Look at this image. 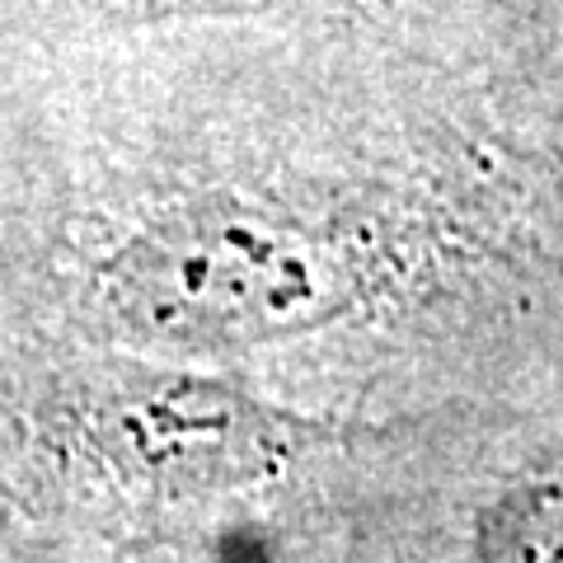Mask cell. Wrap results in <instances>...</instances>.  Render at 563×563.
<instances>
[{
    "instance_id": "cell-2",
    "label": "cell",
    "mask_w": 563,
    "mask_h": 563,
    "mask_svg": "<svg viewBox=\"0 0 563 563\" xmlns=\"http://www.w3.org/2000/svg\"><path fill=\"white\" fill-rule=\"evenodd\" d=\"M95 422L99 442L122 470L174 493L254 484L306 437L268 404L188 376H141L118 385L109 404L95 409Z\"/></svg>"
},
{
    "instance_id": "cell-3",
    "label": "cell",
    "mask_w": 563,
    "mask_h": 563,
    "mask_svg": "<svg viewBox=\"0 0 563 563\" xmlns=\"http://www.w3.org/2000/svg\"><path fill=\"white\" fill-rule=\"evenodd\" d=\"M141 20H244L320 43L531 57L550 0H118Z\"/></svg>"
},
{
    "instance_id": "cell-1",
    "label": "cell",
    "mask_w": 563,
    "mask_h": 563,
    "mask_svg": "<svg viewBox=\"0 0 563 563\" xmlns=\"http://www.w3.org/2000/svg\"><path fill=\"white\" fill-rule=\"evenodd\" d=\"M376 287V250L273 198L184 202L136 225L99 263L109 320L165 352L296 343L352 314Z\"/></svg>"
},
{
    "instance_id": "cell-4",
    "label": "cell",
    "mask_w": 563,
    "mask_h": 563,
    "mask_svg": "<svg viewBox=\"0 0 563 563\" xmlns=\"http://www.w3.org/2000/svg\"><path fill=\"white\" fill-rule=\"evenodd\" d=\"M465 544V563H563V437L488 493Z\"/></svg>"
}]
</instances>
